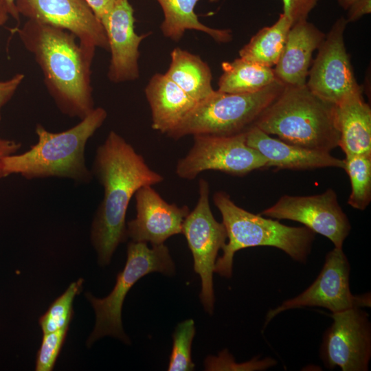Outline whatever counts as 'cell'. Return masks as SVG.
Returning <instances> with one entry per match:
<instances>
[{
	"label": "cell",
	"mask_w": 371,
	"mask_h": 371,
	"mask_svg": "<svg viewBox=\"0 0 371 371\" xmlns=\"http://www.w3.org/2000/svg\"><path fill=\"white\" fill-rule=\"evenodd\" d=\"M136 216L126 225L127 237L134 242L159 245L172 236L182 234L190 212L187 205L166 201L152 186H144L135 194Z\"/></svg>",
	"instance_id": "cell-15"
},
{
	"label": "cell",
	"mask_w": 371,
	"mask_h": 371,
	"mask_svg": "<svg viewBox=\"0 0 371 371\" xmlns=\"http://www.w3.org/2000/svg\"><path fill=\"white\" fill-rule=\"evenodd\" d=\"M195 334L194 320L179 323L173 333V344L168 370L190 371L195 366L192 361V343Z\"/></svg>",
	"instance_id": "cell-27"
},
{
	"label": "cell",
	"mask_w": 371,
	"mask_h": 371,
	"mask_svg": "<svg viewBox=\"0 0 371 371\" xmlns=\"http://www.w3.org/2000/svg\"><path fill=\"white\" fill-rule=\"evenodd\" d=\"M292 25L291 19L281 13L272 25L262 28L251 38L239 51L240 57L263 66H275Z\"/></svg>",
	"instance_id": "cell-24"
},
{
	"label": "cell",
	"mask_w": 371,
	"mask_h": 371,
	"mask_svg": "<svg viewBox=\"0 0 371 371\" xmlns=\"http://www.w3.org/2000/svg\"><path fill=\"white\" fill-rule=\"evenodd\" d=\"M192 148L177 163L175 172L192 180L205 170L244 176L267 168V160L246 143L245 132L233 135H194Z\"/></svg>",
	"instance_id": "cell-8"
},
{
	"label": "cell",
	"mask_w": 371,
	"mask_h": 371,
	"mask_svg": "<svg viewBox=\"0 0 371 371\" xmlns=\"http://www.w3.org/2000/svg\"><path fill=\"white\" fill-rule=\"evenodd\" d=\"M133 14L128 0H117L103 24L111 52L107 76L114 83L133 81L139 77V46L148 34H136Z\"/></svg>",
	"instance_id": "cell-16"
},
{
	"label": "cell",
	"mask_w": 371,
	"mask_h": 371,
	"mask_svg": "<svg viewBox=\"0 0 371 371\" xmlns=\"http://www.w3.org/2000/svg\"><path fill=\"white\" fill-rule=\"evenodd\" d=\"M332 324L326 330L319 357L329 370L367 371L371 359V324L369 315L352 307L330 315Z\"/></svg>",
	"instance_id": "cell-12"
},
{
	"label": "cell",
	"mask_w": 371,
	"mask_h": 371,
	"mask_svg": "<svg viewBox=\"0 0 371 371\" xmlns=\"http://www.w3.org/2000/svg\"><path fill=\"white\" fill-rule=\"evenodd\" d=\"M10 13L5 0H0V27L8 20Z\"/></svg>",
	"instance_id": "cell-35"
},
{
	"label": "cell",
	"mask_w": 371,
	"mask_h": 371,
	"mask_svg": "<svg viewBox=\"0 0 371 371\" xmlns=\"http://www.w3.org/2000/svg\"><path fill=\"white\" fill-rule=\"evenodd\" d=\"M326 34L307 19L291 27L286 40L273 69L276 78L284 85L300 86L306 82L313 61Z\"/></svg>",
	"instance_id": "cell-18"
},
{
	"label": "cell",
	"mask_w": 371,
	"mask_h": 371,
	"mask_svg": "<svg viewBox=\"0 0 371 371\" xmlns=\"http://www.w3.org/2000/svg\"><path fill=\"white\" fill-rule=\"evenodd\" d=\"M151 111V127L167 134L174 129L197 102L165 74H154L145 88Z\"/></svg>",
	"instance_id": "cell-19"
},
{
	"label": "cell",
	"mask_w": 371,
	"mask_h": 371,
	"mask_svg": "<svg viewBox=\"0 0 371 371\" xmlns=\"http://www.w3.org/2000/svg\"><path fill=\"white\" fill-rule=\"evenodd\" d=\"M246 143L259 152L267 160V168L313 170L322 168L344 169V159L328 152L306 148L273 138L255 126L246 132Z\"/></svg>",
	"instance_id": "cell-17"
},
{
	"label": "cell",
	"mask_w": 371,
	"mask_h": 371,
	"mask_svg": "<svg viewBox=\"0 0 371 371\" xmlns=\"http://www.w3.org/2000/svg\"><path fill=\"white\" fill-rule=\"evenodd\" d=\"M19 15L63 29L94 56L95 49L109 51L104 28L85 0H16Z\"/></svg>",
	"instance_id": "cell-14"
},
{
	"label": "cell",
	"mask_w": 371,
	"mask_h": 371,
	"mask_svg": "<svg viewBox=\"0 0 371 371\" xmlns=\"http://www.w3.org/2000/svg\"><path fill=\"white\" fill-rule=\"evenodd\" d=\"M260 214L276 220L299 222L315 234L328 238L335 247L342 248L351 230L349 219L331 188L310 196H282Z\"/></svg>",
	"instance_id": "cell-13"
},
{
	"label": "cell",
	"mask_w": 371,
	"mask_h": 371,
	"mask_svg": "<svg viewBox=\"0 0 371 371\" xmlns=\"http://www.w3.org/2000/svg\"><path fill=\"white\" fill-rule=\"evenodd\" d=\"M284 87L276 80L260 91L228 93L215 91L197 102L166 135L179 139L189 135H233L246 132Z\"/></svg>",
	"instance_id": "cell-6"
},
{
	"label": "cell",
	"mask_w": 371,
	"mask_h": 371,
	"mask_svg": "<svg viewBox=\"0 0 371 371\" xmlns=\"http://www.w3.org/2000/svg\"><path fill=\"white\" fill-rule=\"evenodd\" d=\"M69 327L43 333L40 348L36 353L35 370L51 371L65 343Z\"/></svg>",
	"instance_id": "cell-28"
},
{
	"label": "cell",
	"mask_w": 371,
	"mask_h": 371,
	"mask_svg": "<svg viewBox=\"0 0 371 371\" xmlns=\"http://www.w3.org/2000/svg\"><path fill=\"white\" fill-rule=\"evenodd\" d=\"M91 171L104 190L91 224V240L99 264L104 266L109 264L117 246L128 238L125 221L132 196L141 187L161 183L164 177L113 131L97 148Z\"/></svg>",
	"instance_id": "cell-1"
},
{
	"label": "cell",
	"mask_w": 371,
	"mask_h": 371,
	"mask_svg": "<svg viewBox=\"0 0 371 371\" xmlns=\"http://www.w3.org/2000/svg\"><path fill=\"white\" fill-rule=\"evenodd\" d=\"M117 0H85L103 24L106 21Z\"/></svg>",
	"instance_id": "cell-32"
},
{
	"label": "cell",
	"mask_w": 371,
	"mask_h": 371,
	"mask_svg": "<svg viewBox=\"0 0 371 371\" xmlns=\"http://www.w3.org/2000/svg\"><path fill=\"white\" fill-rule=\"evenodd\" d=\"M153 272L166 276L175 274V264L168 247L164 244L149 248L146 243L131 241L128 243L125 267L117 274L110 294L104 298H96L90 293H86L95 313V324L87 340L88 346L104 336L116 337L125 344L131 343L122 328V304L135 283Z\"/></svg>",
	"instance_id": "cell-7"
},
{
	"label": "cell",
	"mask_w": 371,
	"mask_h": 371,
	"mask_svg": "<svg viewBox=\"0 0 371 371\" xmlns=\"http://www.w3.org/2000/svg\"><path fill=\"white\" fill-rule=\"evenodd\" d=\"M106 117V110L97 107L76 125L61 132H49L43 125L36 124L37 143L25 153L1 159V178L20 175L29 180L61 177L89 183L93 175L86 165V144Z\"/></svg>",
	"instance_id": "cell-3"
},
{
	"label": "cell",
	"mask_w": 371,
	"mask_h": 371,
	"mask_svg": "<svg viewBox=\"0 0 371 371\" xmlns=\"http://www.w3.org/2000/svg\"><path fill=\"white\" fill-rule=\"evenodd\" d=\"M21 144L20 142L12 139L0 138V160L5 157L16 153L21 148Z\"/></svg>",
	"instance_id": "cell-34"
},
{
	"label": "cell",
	"mask_w": 371,
	"mask_h": 371,
	"mask_svg": "<svg viewBox=\"0 0 371 371\" xmlns=\"http://www.w3.org/2000/svg\"><path fill=\"white\" fill-rule=\"evenodd\" d=\"M39 66L46 89L60 112L80 120L94 109L91 65L71 33L35 20L10 29Z\"/></svg>",
	"instance_id": "cell-2"
},
{
	"label": "cell",
	"mask_w": 371,
	"mask_h": 371,
	"mask_svg": "<svg viewBox=\"0 0 371 371\" xmlns=\"http://www.w3.org/2000/svg\"><path fill=\"white\" fill-rule=\"evenodd\" d=\"M8 8L10 16L13 17L15 20H19V14L16 10L15 1L16 0H5Z\"/></svg>",
	"instance_id": "cell-36"
},
{
	"label": "cell",
	"mask_w": 371,
	"mask_h": 371,
	"mask_svg": "<svg viewBox=\"0 0 371 371\" xmlns=\"http://www.w3.org/2000/svg\"><path fill=\"white\" fill-rule=\"evenodd\" d=\"M24 78L23 74L18 73L8 80H0V120H1L3 107L14 96Z\"/></svg>",
	"instance_id": "cell-31"
},
{
	"label": "cell",
	"mask_w": 371,
	"mask_h": 371,
	"mask_svg": "<svg viewBox=\"0 0 371 371\" xmlns=\"http://www.w3.org/2000/svg\"><path fill=\"white\" fill-rule=\"evenodd\" d=\"M160 5L164 20L160 28L163 35L174 41H179L188 30H198L210 35L218 43L232 39L230 30L214 29L199 21L194 8L199 0H156ZM216 2L219 0H209Z\"/></svg>",
	"instance_id": "cell-22"
},
{
	"label": "cell",
	"mask_w": 371,
	"mask_h": 371,
	"mask_svg": "<svg viewBox=\"0 0 371 371\" xmlns=\"http://www.w3.org/2000/svg\"><path fill=\"white\" fill-rule=\"evenodd\" d=\"M199 199L185 218L184 234L194 258V269L201 280V302L212 315L214 308L213 273L218 251L225 244L227 233L222 223L214 217L210 205V186L204 179L199 181Z\"/></svg>",
	"instance_id": "cell-9"
},
{
	"label": "cell",
	"mask_w": 371,
	"mask_h": 371,
	"mask_svg": "<svg viewBox=\"0 0 371 371\" xmlns=\"http://www.w3.org/2000/svg\"><path fill=\"white\" fill-rule=\"evenodd\" d=\"M318 0H282L283 12L292 23L308 19L310 12L315 8Z\"/></svg>",
	"instance_id": "cell-30"
},
{
	"label": "cell",
	"mask_w": 371,
	"mask_h": 371,
	"mask_svg": "<svg viewBox=\"0 0 371 371\" xmlns=\"http://www.w3.org/2000/svg\"><path fill=\"white\" fill-rule=\"evenodd\" d=\"M339 144L346 155H371V109L357 93L335 105Z\"/></svg>",
	"instance_id": "cell-20"
},
{
	"label": "cell",
	"mask_w": 371,
	"mask_h": 371,
	"mask_svg": "<svg viewBox=\"0 0 371 371\" xmlns=\"http://www.w3.org/2000/svg\"><path fill=\"white\" fill-rule=\"evenodd\" d=\"M253 126L306 148L330 153L339 144L335 105L315 95L306 84L284 85Z\"/></svg>",
	"instance_id": "cell-4"
},
{
	"label": "cell",
	"mask_w": 371,
	"mask_h": 371,
	"mask_svg": "<svg viewBox=\"0 0 371 371\" xmlns=\"http://www.w3.org/2000/svg\"><path fill=\"white\" fill-rule=\"evenodd\" d=\"M170 57L165 74L188 95L199 102L214 91L210 68L199 56L176 47Z\"/></svg>",
	"instance_id": "cell-21"
},
{
	"label": "cell",
	"mask_w": 371,
	"mask_h": 371,
	"mask_svg": "<svg viewBox=\"0 0 371 371\" xmlns=\"http://www.w3.org/2000/svg\"><path fill=\"white\" fill-rule=\"evenodd\" d=\"M338 4L339 6L345 10H347L348 8L357 0H337Z\"/></svg>",
	"instance_id": "cell-37"
},
{
	"label": "cell",
	"mask_w": 371,
	"mask_h": 371,
	"mask_svg": "<svg viewBox=\"0 0 371 371\" xmlns=\"http://www.w3.org/2000/svg\"><path fill=\"white\" fill-rule=\"evenodd\" d=\"M347 25L343 16L333 23L317 49L306 82L315 95L335 105L363 92L345 46L344 34Z\"/></svg>",
	"instance_id": "cell-11"
},
{
	"label": "cell",
	"mask_w": 371,
	"mask_h": 371,
	"mask_svg": "<svg viewBox=\"0 0 371 371\" xmlns=\"http://www.w3.org/2000/svg\"><path fill=\"white\" fill-rule=\"evenodd\" d=\"M214 357L210 359L211 361L207 359L206 370H265L277 363L275 359L270 357L265 359H258L255 357L248 362L241 364L234 363L233 357L227 350L222 351L218 357Z\"/></svg>",
	"instance_id": "cell-29"
},
{
	"label": "cell",
	"mask_w": 371,
	"mask_h": 371,
	"mask_svg": "<svg viewBox=\"0 0 371 371\" xmlns=\"http://www.w3.org/2000/svg\"><path fill=\"white\" fill-rule=\"evenodd\" d=\"M213 201L221 214L228 238L221 249L222 256L215 262L214 272L221 276L232 277L235 253L248 247H276L295 261L306 262L315 238V233L308 228L287 226L278 220L248 212L223 191L215 192Z\"/></svg>",
	"instance_id": "cell-5"
},
{
	"label": "cell",
	"mask_w": 371,
	"mask_h": 371,
	"mask_svg": "<svg viewBox=\"0 0 371 371\" xmlns=\"http://www.w3.org/2000/svg\"><path fill=\"white\" fill-rule=\"evenodd\" d=\"M344 162L351 186L348 203L364 210L371 201V155H346Z\"/></svg>",
	"instance_id": "cell-25"
},
{
	"label": "cell",
	"mask_w": 371,
	"mask_h": 371,
	"mask_svg": "<svg viewBox=\"0 0 371 371\" xmlns=\"http://www.w3.org/2000/svg\"><path fill=\"white\" fill-rule=\"evenodd\" d=\"M346 19L348 23L359 20L371 12V0H357L347 10Z\"/></svg>",
	"instance_id": "cell-33"
},
{
	"label": "cell",
	"mask_w": 371,
	"mask_h": 371,
	"mask_svg": "<svg viewBox=\"0 0 371 371\" xmlns=\"http://www.w3.org/2000/svg\"><path fill=\"white\" fill-rule=\"evenodd\" d=\"M350 265L342 248L328 251L323 267L315 281L298 295L270 309L265 327L280 313L304 307H322L331 313L352 307H370V293L355 295L350 289Z\"/></svg>",
	"instance_id": "cell-10"
},
{
	"label": "cell",
	"mask_w": 371,
	"mask_h": 371,
	"mask_svg": "<svg viewBox=\"0 0 371 371\" xmlns=\"http://www.w3.org/2000/svg\"><path fill=\"white\" fill-rule=\"evenodd\" d=\"M83 279L70 284L66 291L58 297L40 317L39 325L43 333H52L69 327L74 316L73 303L81 291Z\"/></svg>",
	"instance_id": "cell-26"
},
{
	"label": "cell",
	"mask_w": 371,
	"mask_h": 371,
	"mask_svg": "<svg viewBox=\"0 0 371 371\" xmlns=\"http://www.w3.org/2000/svg\"><path fill=\"white\" fill-rule=\"evenodd\" d=\"M223 74L218 91L228 93H249L262 90L277 79L273 69L240 57L221 65Z\"/></svg>",
	"instance_id": "cell-23"
}]
</instances>
